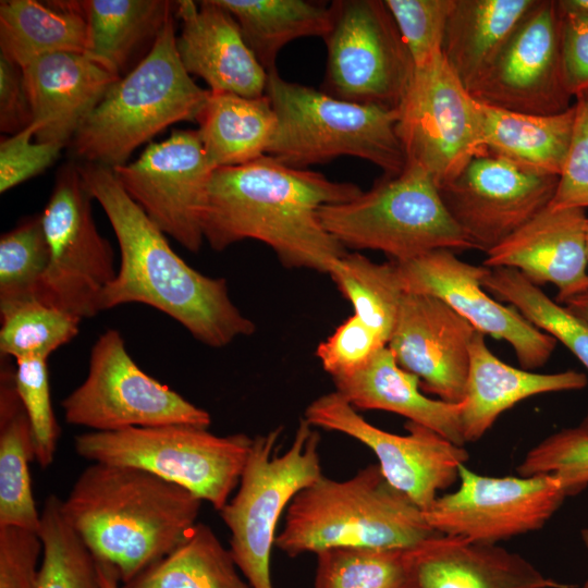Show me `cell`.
Here are the masks:
<instances>
[{
	"instance_id": "6da1fadb",
	"label": "cell",
	"mask_w": 588,
	"mask_h": 588,
	"mask_svg": "<svg viewBox=\"0 0 588 588\" xmlns=\"http://www.w3.org/2000/svg\"><path fill=\"white\" fill-rule=\"evenodd\" d=\"M363 191L265 155L215 169L203 215V234L213 250L244 241L268 245L286 268L329 273L347 252L319 219L324 205L350 201Z\"/></svg>"
},
{
	"instance_id": "7a4b0ae2",
	"label": "cell",
	"mask_w": 588,
	"mask_h": 588,
	"mask_svg": "<svg viewBox=\"0 0 588 588\" xmlns=\"http://www.w3.org/2000/svg\"><path fill=\"white\" fill-rule=\"evenodd\" d=\"M77 164L91 197L105 210L120 247V267L101 295L100 311L123 304H145L216 348L255 332V323L230 298L225 280L205 275L188 266L124 191L111 168L90 162Z\"/></svg>"
},
{
	"instance_id": "3957f363",
	"label": "cell",
	"mask_w": 588,
	"mask_h": 588,
	"mask_svg": "<svg viewBox=\"0 0 588 588\" xmlns=\"http://www.w3.org/2000/svg\"><path fill=\"white\" fill-rule=\"evenodd\" d=\"M201 503L149 471L91 463L62 500V512L96 561L125 584L185 540Z\"/></svg>"
},
{
	"instance_id": "277c9868",
	"label": "cell",
	"mask_w": 588,
	"mask_h": 588,
	"mask_svg": "<svg viewBox=\"0 0 588 588\" xmlns=\"http://www.w3.org/2000/svg\"><path fill=\"white\" fill-rule=\"evenodd\" d=\"M437 535L424 511L370 464L345 480L321 475L297 492L274 547L290 558L341 547L405 550Z\"/></svg>"
},
{
	"instance_id": "5b68a950",
	"label": "cell",
	"mask_w": 588,
	"mask_h": 588,
	"mask_svg": "<svg viewBox=\"0 0 588 588\" xmlns=\"http://www.w3.org/2000/svg\"><path fill=\"white\" fill-rule=\"evenodd\" d=\"M174 13L148 53L107 91L71 140L83 160L115 168L168 126L196 121L209 89L198 86L184 69L177 50Z\"/></svg>"
},
{
	"instance_id": "8992f818",
	"label": "cell",
	"mask_w": 588,
	"mask_h": 588,
	"mask_svg": "<svg viewBox=\"0 0 588 588\" xmlns=\"http://www.w3.org/2000/svg\"><path fill=\"white\" fill-rule=\"evenodd\" d=\"M266 95L278 126L267 155L284 164L307 169L341 156L367 160L385 175L406 166L396 134L397 109L341 100L323 90L268 73Z\"/></svg>"
},
{
	"instance_id": "52a82bcc",
	"label": "cell",
	"mask_w": 588,
	"mask_h": 588,
	"mask_svg": "<svg viewBox=\"0 0 588 588\" xmlns=\"http://www.w3.org/2000/svg\"><path fill=\"white\" fill-rule=\"evenodd\" d=\"M322 226L346 249H372L406 261L433 249H475L446 210L439 187L406 163L356 198L319 209Z\"/></svg>"
},
{
	"instance_id": "ba28073f",
	"label": "cell",
	"mask_w": 588,
	"mask_h": 588,
	"mask_svg": "<svg viewBox=\"0 0 588 588\" xmlns=\"http://www.w3.org/2000/svg\"><path fill=\"white\" fill-rule=\"evenodd\" d=\"M281 430L253 438L237 491L219 511L230 531L231 555L253 588H273L270 559L278 523L296 493L322 475L314 427L302 418L282 454Z\"/></svg>"
},
{
	"instance_id": "9c48e42d",
	"label": "cell",
	"mask_w": 588,
	"mask_h": 588,
	"mask_svg": "<svg viewBox=\"0 0 588 588\" xmlns=\"http://www.w3.org/2000/svg\"><path fill=\"white\" fill-rule=\"evenodd\" d=\"M253 438L217 436L205 427L164 425L76 436V453L91 463L131 466L179 485L218 512L238 486Z\"/></svg>"
},
{
	"instance_id": "30bf717a",
	"label": "cell",
	"mask_w": 588,
	"mask_h": 588,
	"mask_svg": "<svg viewBox=\"0 0 588 588\" xmlns=\"http://www.w3.org/2000/svg\"><path fill=\"white\" fill-rule=\"evenodd\" d=\"M91 199L78 164L66 163L40 213L49 264L36 298L79 319L100 313L101 295L118 272L113 248L97 230Z\"/></svg>"
},
{
	"instance_id": "8fae6325",
	"label": "cell",
	"mask_w": 588,
	"mask_h": 588,
	"mask_svg": "<svg viewBox=\"0 0 588 588\" xmlns=\"http://www.w3.org/2000/svg\"><path fill=\"white\" fill-rule=\"evenodd\" d=\"M61 407L68 424L100 432L175 424L208 428L211 422L207 411L142 370L117 329L98 336L87 377Z\"/></svg>"
},
{
	"instance_id": "7c38bea8",
	"label": "cell",
	"mask_w": 588,
	"mask_h": 588,
	"mask_svg": "<svg viewBox=\"0 0 588 588\" xmlns=\"http://www.w3.org/2000/svg\"><path fill=\"white\" fill-rule=\"evenodd\" d=\"M395 130L406 163L426 171L439 188L474 158L487 155L482 103L443 54L415 68Z\"/></svg>"
},
{
	"instance_id": "4fadbf2b",
	"label": "cell",
	"mask_w": 588,
	"mask_h": 588,
	"mask_svg": "<svg viewBox=\"0 0 588 588\" xmlns=\"http://www.w3.org/2000/svg\"><path fill=\"white\" fill-rule=\"evenodd\" d=\"M324 93L341 100L396 110L414 74V62L384 1L330 3Z\"/></svg>"
},
{
	"instance_id": "5bb4252c",
	"label": "cell",
	"mask_w": 588,
	"mask_h": 588,
	"mask_svg": "<svg viewBox=\"0 0 588 588\" xmlns=\"http://www.w3.org/2000/svg\"><path fill=\"white\" fill-rule=\"evenodd\" d=\"M460 486L439 495L424 512L429 526L441 535L497 544L535 531L567 498L554 474L491 477L460 467Z\"/></svg>"
},
{
	"instance_id": "9a60e30c",
	"label": "cell",
	"mask_w": 588,
	"mask_h": 588,
	"mask_svg": "<svg viewBox=\"0 0 588 588\" xmlns=\"http://www.w3.org/2000/svg\"><path fill=\"white\" fill-rule=\"evenodd\" d=\"M304 418L313 427L341 432L368 446L387 481L424 512L458 479L467 450L432 429L407 420L406 434L368 422L339 392L314 400Z\"/></svg>"
},
{
	"instance_id": "2e32d148",
	"label": "cell",
	"mask_w": 588,
	"mask_h": 588,
	"mask_svg": "<svg viewBox=\"0 0 588 588\" xmlns=\"http://www.w3.org/2000/svg\"><path fill=\"white\" fill-rule=\"evenodd\" d=\"M128 196L164 233L192 253L203 242V215L215 168L197 130H174L133 162L112 169Z\"/></svg>"
},
{
	"instance_id": "e0dca14e",
	"label": "cell",
	"mask_w": 588,
	"mask_h": 588,
	"mask_svg": "<svg viewBox=\"0 0 588 588\" xmlns=\"http://www.w3.org/2000/svg\"><path fill=\"white\" fill-rule=\"evenodd\" d=\"M562 12L538 0L502 52L469 90L481 103L513 112L549 115L572 105L561 52Z\"/></svg>"
},
{
	"instance_id": "ac0fdd59",
	"label": "cell",
	"mask_w": 588,
	"mask_h": 588,
	"mask_svg": "<svg viewBox=\"0 0 588 588\" xmlns=\"http://www.w3.org/2000/svg\"><path fill=\"white\" fill-rule=\"evenodd\" d=\"M393 262L404 293L438 297L477 331L505 340L523 369H536L549 360L556 340L535 327L513 306H504L487 294L481 279L488 267L465 262L445 248Z\"/></svg>"
},
{
	"instance_id": "d6986e66",
	"label": "cell",
	"mask_w": 588,
	"mask_h": 588,
	"mask_svg": "<svg viewBox=\"0 0 588 588\" xmlns=\"http://www.w3.org/2000/svg\"><path fill=\"white\" fill-rule=\"evenodd\" d=\"M558 181L559 176L529 174L500 158L482 155L439 192L475 249L487 253L550 205Z\"/></svg>"
},
{
	"instance_id": "ffe728a7",
	"label": "cell",
	"mask_w": 588,
	"mask_h": 588,
	"mask_svg": "<svg viewBox=\"0 0 588 588\" xmlns=\"http://www.w3.org/2000/svg\"><path fill=\"white\" fill-rule=\"evenodd\" d=\"M476 331L442 299L403 293L387 346L400 367L419 378L421 390L457 404L465 397Z\"/></svg>"
},
{
	"instance_id": "44dd1931",
	"label": "cell",
	"mask_w": 588,
	"mask_h": 588,
	"mask_svg": "<svg viewBox=\"0 0 588 588\" xmlns=\"http://www.w3.org/2000/svg\"><path fill=\"white\" fill-rule=\"evenodd\" d=\"M401 588H574L498 544L437 535L403 551Z\"/></svg>"
},
{
	"instance_id": "7402d4cb",
	"label": "cell",
	"mask_w": 588,
	"mask_h": 588,
	"mask_svg": "<svg viewBox=\"0 0 588 588\" xmlns=\"http://www.w3.org/2000/svg\"><path fill=\"white\" fill-rule=\"evenodd\" d=\"M585 209L548 205L494 248L483 266L518 270L536 285L558 287L556 302L588 290Z\"/></svg>"
},
{
	"instance_id": "603a6c76",
	"label": "cell",
	"mask_w": 588,
	"mask_h": 588,
	"mask_svg": "<svg viewBox=\"0 0 588 588\" xmlns=\"http://www.w3.org/2000/svg\"><path fill=\"white\" fill-rule=\"evenodd\" d=\"M174 15L182 23L176 50L189 75L203 78L211 91L250 98L266 94L268 72L218 0L175 1Z\"/></svg>"
},
{
	"instance_id": "cb8c5ba5",
	"label": "cell",
	"mask_w": 588,
	"mask_h": 588,
	"mask_svg": "<svg viewBox=\"0 0 588 588\" xmlns=\"http://www.w3.org/2000/svg\"><path fill=\"white\" fill-rule=\"evenodd\" d=\"M35 140L65 146L120 78L82 52H56L23 68Z\"/></svg>"
},
{
	"instance_id": "d4e9b609",
	"label": "cell",
	"mask_w": 588,
	"mask_h": 588,
	"mask_svg": "<svg viewBox=\"0 0 588 588\" xmlns=\"http://www.w3.org/2000/svg\"><path fill=\"white\" fill-rule=\"evenodd\" d=\"M469 354L461 413L465 442L479 440L503 412L523 400L542 393L580 390L588 382L585 373L575 370L538 373L512 367L489 350L480 331L471 340Z\"/></svg>"
},
{
	"instance_id": "484cf974",
	"label": "cell",
	"mask_w": 588,
	"mask_h": 588,
	"mask_svg": "<svg viewBox=\"0 0 588 588\" xmlns=\"http://www.w3.org/2000/svg\"><path fill=\"white\" fill-rule=\"evenodd\" d=\"M332 380L335 391L356 409L392 412L455 444L466 443L461 425L462 402L427 397L421 393L419 378L400 367L388 346L380 348L363 368Z\"/></svg>"
},
{
	"instance_id": "4316f807",
	"label": "cell",
	"mask_w": 588,
	"mask_h": 588,
	"mask_svg": "<svg viewBox=\"0 0 588 588\" xmlns=\"http://www.w3.org/2000/svg\"><path fill=\"white\" fill-rule=\"evenodd\" d=\"M538 0H455L442 54L468 91L487 73Z\"/></svg>"
},
{
	"instance_id": "83f0119b",
	"label": "cell",
	"mask_w": 588,
	"mask_h": 588,
	"mask_svg": "<svg viewBox=\"0 0 588 588\" xmlns=\"http://www.w3.org/2000/svg\"><path fill=\"white\" fill-rule=\"evenodd\" d=\"M487 155L540 176H559L568 152L576 108L549 115L498 109L482 103Z\"/></svg>"
},
{
	"instance_id": "f1b7e54d",
	"label": "cell",
	"mask_w": 588,
	"mask_h": 588,
	"mask_svg": "<svg viewBox=\"0 0 588 588\" xmlns=\"http://www.w3.org/2000/svg\"><path fill=\"white\" fill-rule=\"evenodd\" d=\"M197 130L215 168L236 167L267 155L278 126L270 99L211 91L199 111Z\"/></svg>"
},
{
	"instance_id": "f546056e",
	"label": "cell",
	"mask_w": 588,
	"mask_h": 588,
	"mask_svg": "<svg viewBox=\"0 0 588 588\" xmlns=\"http://www.w3.org/2000/svg\"><path fill=\"white\" fill-rule=\"evenodd\" d=\"M87 50V24L74 0L0 2V54L22 69L47 54Z\"/></svg>"
},
{
	"instance_id": "4dcf8cb0",
	"label": "cell",
	"mask_w": 588,
	"mask_h": 588,
	"mask_svg": "<svg viewBox=\"0 0 588 588\" xmlns=\"http://www.w3.org/2000/svg\"><path fill=\"white\" fill-rule=\"evenodd\" d=\"M36 461L30 421L17 394L14 369L0 372V527L38 532L40 513L32 491L29 464Z\"/></svg>"
},
{
	"instance_id": "1f68e13d",
	"label": "cell",
	"mask_w": 588,
	"mask_h": 588,
	"mask_svg": "<svg viewBox=\"0 0 588 588\" xmlns=\"http://www.w3.org/2000/svg\"><path fill=\"white\" fill-rule=\"evenodd\" d=\"M88 29L87 54L114 74L148 39L156 40L175 2L168 0H74Z\"/></svg>"
},
{
	"instance_id": "d6a6232c",
	"label": "cell",
	"mask_w": 588,
	"mask_h": 588,
	"mask_svg": "<svg viewBox=\"0 0 588 588\" xmlns=\"http://www.w3.org/2000/svg\"><path fill=\"white\" fill-rule=\"evenodd\" d=\"M236 20L243 37L269 73L281 49L308 36L322 39L332 26L330 4L305 0H218Z\"/></svg>"
},
{
	"instance_id": "836d02e7",
	"label": "cell",
	"mask_w": 588,
	"mask_h": 588,
	"mask_svg": "<svg viewBox=\"0 0 588 588\" xmlns=\"http://www.w3.org/2000/svg\"><path fill=\"white\" fill-rule=\"evenodd\" d=\"M213 530L197 523L172 552L121 588H253Z\"/></svg>"
},
{
	"instance_id": "e575fe53",
	"label": "cell",
	"mask_w": 588,
	"mask_h": 588,
	"mask_svg": "<svg viewBox=\"0 0 588 588\" xmlns=\"http://www.w3.org/2000/svg\"><path fill=\"white\" fill-rule=\"evenodd\" d=\"M485 290L509 302L529 322L566 346L588 370V322L548 297L512 268H493L481 279ZM588 432V413L577 426Z\"/></svg>"
},
{
	"instance_id": "d590c367",
	"label": "cell",
	"mask_w": 588,
	"mask_h": 588,
	"mask_svg": "<svg viewBox=\"0 0 588 588\" xmlns=\"http://www.w3.org/2000/svg\"><path fill=\"white\" fill-rule=\"evenodd\" d=\"M356 315L389 342L403 290L392 260L377 264L359 253H346L328 273Z\"/></svg>"
},
{
	"instance_id": "8d00e7d4",
	"label": "cell",
	"mask_w": 588,
	"mask_h": 588,
	"mask_svg": "<svg viewBox=\"0 0 588 588\" xmlns=\"http://www.w3.org/2000/svg\"><path fill=\"white\" fill-rule=\"evenodd\" d=\"M38 535L44 552L37 588H102L98 564L62 512V500L47 497Z\"/></svg>"
},
{
	"instance_id": "74e56055",
	"label": "cell",
	"mask_w": 588,
	"mask_h": 588,
	"mask_svg": "<svg viewBox=\"0 0 588 588\" xmlns=\"http://www.w3.org/2000/svg\"><path fill=\"white\" fill-rule=\"evenodd\" d=\"M1 357L48 358L78 333L82 319L37 298L0 308Z\"/></svg>"
},
{
	"instance_id": "f35d334b",
	"label": "cell",
	"mask_w": 588,
	"mask_h": 588,
	"mask_svg": "<svg viewBox=\"0 0 588 588\" xmlns=\"http://www.w3.org/2000/svg\"><path fill=\"white\" fill-rule=\"evenodd\" d=\"M49 264L41 215L24 219L0 237V308L36 298Z\"/></svg>"
},
{
	"instance_id": "ab89813d",
	"label": "cell",
	"mask_w": 588,
	"mask_h": 588,
	"mask_svg": "<svg viewBox=\"0 0 588 588\" xmlns=\"http://www.w3.org/2000/svg\"><path fill=\"white\" fill-rule=\"evenodd\" d=\"M403 551L356 547L319 551L315 588H401Z\"/></svg>"
},
{
	"instance_id": "60d3db41",
	"label": "cell",
	"mask_w": 588,
	"mask_h": 588,
	"mask_svg": "<svg viewBox=\"0 0 588 588\" xmlns=\"http://www.w3.org/2000/svg\"><path fill=\"white\" fill-rule=\"evenodd\" d=\"M519 476L556 475L567 493L588 487V432L578 427L555 432L535 445L517 467Z\"/></svg>"
},
{
	"instance_id": "b9f144b4",
	"label": "cell",
	"mask_w": 588,
	"mask_h": 588,
	"mask_svg": "<svg viewBox=\"0 0 588 588\" xmlns=\"http://www.w3.org/2000/svg\"><path fill=\"white\" fill-rule=\"evenodd\" d=\"M48 358L25 357L15 360L14 381L17 394L32 425L36 461L48 467L54 460L59 438V426L54 418Z\"/></svg>"
},
{
	"instance_id": "7bdbcfd3",
	"label": "cell",
	"mask_w": 588,
	"mask_h": 588,
	"mask_svg": "<svg viewBox=\"0 0 588 588\" xmlns=\"http://www.w3.org/2000/svg\"><path fill=\"white\" fill-rule=\"evenodd\" d=\"M455 0H384L414 66L442 54L448 19Z\"/></svg>"
},
{
	"instance_id": "ee69618b",
	"label": "cell",
	"mask_w": 588,
	"mask_h": 588,
	"mask_svg": "<svg viewBox=\"0 0 588 588\" xmlns=\"http://www.w3.org/2000/svg\"><path fill=\"white\" fill-rule=\"evenodd\" d=\"M387 345L378 332L353 315L336 327L326 341L319 343L316 355L323 369L336 378L363 368Z\"/></svg>"
},
{
	"instance_id": "f6af8a7d",
	"label": "cell",
	"mask_w": 588,
	"mask_h": 588,
	"mask_svg": "<svg viewBox=\"0 0 588 588\" xmlns=\"http://www.w3.org/2000/svg\"><path fill=\"white\" fill-rule=\"evenodd\" d=\"M37 130V125L32 123L24 130L1 138V194L44 172L59 158L63 146L32 140Z\"/></svg>"
},
{
	"instance_id": "bcb514c9",
	"label": "cell",
	"mask_w": 588,
	"mask_h": 588,
	"mask_svg": "<svg viewBox=\"0 0 588 588\" xmlns=\"http://www.w3.org/2000/svg\"><path fill=\"white\" fill-rule=\"evenodd\" d=\"M573 135L555 194L553 208H588V99L575 101Z\"/></svg>"
},
{
	"instance_id": "7dc6e473",
	"label": "cell",
	"mask_w": 588,
	"mask_h": 588,
	"mask_svg": "<svg viewBox=\"0 0 588 588\" xmlns=\"http://www.w3.org/2000/svg\"><path fill=\"white\" fill-rule=\"evenodd\" d=\"M42 552L37 531L0 527V588H37Z\"/></svg>"
},
{
	"instance_id": "c3c4849f",
	"label": "cell",
	"mask_w": 588,
	"mask_h": 588,
	"mask_svg": "<svg viewBox=\"0 0 588 588\" xmlns=\"http://www.w3.org/2000/svg\"><path fill=\"white\" fill-rule=\"evenodd\" d=\"M561 12V52L565 85L575 100L588 99V17L562 10Z\"/></svg>"
},
{
	"instance_id": "681fc988",
	"label": "cell",
	"mask_w": 588,
	"mask_h": 588,
	"mask_svg": "<svg viewBox=\"0 0 588 588\" xmlns=\"http://www.w3.org/2000/svg\"><path fill=\"white\" fill-rule=\"evenodd\" d=\"M33 122L23 69L0 54V130L15 134Z\"/></svg>"
},
{
	"instance_id": "f907efd6",
	"label": "cell",
	"mask_w": 588,
	"mask_h": 588,
	"mask_svg": "<svg viewBox=\"0 0 588 588\" xmlns=\"http://www.w3.org/2000/svg\"><path fill=\"white\" fill-rule=\"evenodd\" d=\"M559 304H562L572 313L588 322V290L573 295Z\"/></svg>"
},
{
	"instance_id": "816d5d0a",
	"label": "cell",
	"mask_w": 588,
	"mask_h": 588,
	"mask_svg": "<svg viewBox=\"0 0 588 588\" xmlns=\"http://www.w3.org/2000/svg\"><path fill=\"white\" fill-rule=\"evenodd\" d=\"M563 12L588 17V0H558Z\"/></svg>"
},
{
	"instance_id": "f5cc1de1",
	"label": "cell",
	"mask_w": 588,
	"mask_h": 588,
	"mask_svg": "<svg viewBox=\"0 0 588 588\" xmlns=\"http://www.w3.org/2000/svg\"><path fill=\"white\" fill-rule=\"evenodd\" d=\"M98 572L102 588H121L117 573L109 566L98 563Z\"/></svg>"
},
{
	"instance_id": "db71d44e",
	"label": "cell",
	"mask_w": 588,
	"mask_h": 588,
	"mask_svg": "<svg viewBox=\"0 0 588 588\" xmlns=\"http://www.w3.org/2000/svg\"><path fill=\"white\" fill-rule=\"evenodd\" d=\"M581 539H583V542L585 543L587 550H588V527L584 528L581 530ZM583 588H588V578L587 580L585 581Z\"/></svg>"
},
{
	"instance_id": "11a10c76",
	"label": "cell",
	"mask_w": 588,
	"mask_h": 588,
	"mask_svg": "<svg viewBox=\"0 0 588 588\" xmlns=\"http://www.w3.org/2000/svg\"><path fill=\"white\" fill-rule=\"evenodd\" d=\"M586 253H587V260H588V218L586 222Z\"/></svg>"
}]
</instances>
